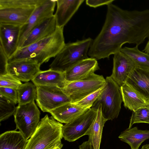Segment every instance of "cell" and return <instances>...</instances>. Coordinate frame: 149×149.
<instances>
[{"label":"cell","instance_id":"1","mask_svg":"<svg viewBox=\"0 0 149 149\" xmlns=\"http://www.w3.org/2000/svg\"><path fill=\"white\" fill-rule=\"evenodd\" d=\"M149 38V9L128 10L112 3L107 5L105 22L88 55L96 60L109 58L124 44L139 46Z\"/></svg>","mask_w":149,"mask_h":149},{"label":"cell","instance_id":"2","mask_svg":"<svg viewBox=\"0 0 149 149\" xmlns=\"http://www.w3.org/2000/svg\"><path fill=\"white\" fill-rule=\"evenodd\" d=\"M63 29L58 27L50 36L19 49L8 59V63L27 59L34 61L41 65L55 58L65 44Z\"/></svg>","mask_w":149,"mask_h":149},{"label":"cell","instance_id":"3","mask_svg":"<svg viewBox=\"0 0 149 149\" xmlns=\"http://www.w3.org/2000/svg\"><path fill=\"white\" fill-rule=\"evenodd\" d=\"M63 125L52 116L46 115L40 121L37 128L27 140L24 149H56L62 147Z\"/></svg>","mask_w":149,"mask_h":149},{"label":"cell","instance_id":"4","mask_svg":"<svg viewBox=\"0 0 149 149\" xmlns=\"http://www.w3.org/2000/svg\"><path fill=\"white\" fill-rule=\"evenodd\" d=\"M44 0H0V24L21 26Z\"/></svg>","mask_w":149,"mask_h":149},{"label":"cell","instance_id":"5","mask_svg":"<svg viewBox=\"0 0 149 149\" xmlns=\"http://www.w3.org/2000/svg\"><path fill=\"white\" fill-rule=\"evenodd\" d=\"M123 102L120 87L110 76L106 78L103 90L91 108L97 111L101 105L103 117L112 120L118 117Z\"/></svg>","mask_w":149,"mask_h":149},{"label":"cell","instance_id":"6","mask_svg":"<svg viewBox=\"0 0 149 149\" xmlns=\"http://www.w3.org/2000/svg\"><path fill=\"white\" fill-rule=\"evenodd\" d=\"M93 40L89 38L65 44L50 64V68L64 72L79 61L88 58Z\"/></svg>","mask_w":149,"mask_h":149},{"label":"cell","instance_id":"7","mask_svg":"<svg viewBox=\"0 0 149 149\" xmlns=\"http://www.w3.org/2000/svg\"><path fill=\"white\" fill-rule=\"evenodd\" d=\"M105 84V79L102 75L94 73L82 79L67 81L62 89L71 102H74L102 88Z\"/></svg>","mask_w":149,"mask_h":149},{"label":"cell","instance_id":"8","mask_svg":"<svg viewBox=\"0 0 149 149\" xmlns=\"http://www.w3.org/2000/svg\"><path fill=\"white\" fill-rule=\"evenodd\" d=\"M40 114L34 101L17 107L14 115L16 129L27 140L36 131L40 121Z\"/></svg>","mask_w":149,"mask_h":149},{"label":"cell","instance_id":"9","mask_svg":"<svg viewBox=\"0 0 149 149\" xmlns=\"http://www.w3.org/2000/svg\"><path fill=\"white\" fill-rule=\"evenodd\" d=\"M36 100L38 107L43 112H49L58 107L69 102V97L62 89L53 86H36Z\"/></svg>","mask_w":149,"mask_h":149},{"label":"cell","instance_id":"10","mask_svg":"<svg viewBox=\"0 0 149 149\" xmlns=\"http://www.w3.org/2000/svg\"><path fill=\"white\" fill-rule=\"evenodd\" d=\"M97 111L91 108L62 128L63 137L65 140L72 142L86 135L95 118Z\"/></svg>","mask_w":149,"mask_h":149},{"label":"cell","instance_id":"11","mask_svg":"<svg viewBox=\"0 0 149 149\" xmlns=\"http://www.w3.org/2000/svg\"><path fill=\"white\" fill-rule=\"evenodd\" d=\"M56 1L44 0L36 7L26 22L21 26L18 49L22 47L26 37L33 29L46 19L54 15Z\"/></svg>","mask_w":149,"mask_h":149},{"label":"cell","instance_id":"12","mask_svg":"<svg viewBox=\"0 0 149 149\" xmlns=\"http://www.w3.org/2000/svg\"><path fill=\"white\" fill-rule=\"evenodd\" d=\"M40 65L30 59H23L8 63V73L21 81H32L40 70Z\"/></svg>","mask_w":149,"mask_h":149},{"label":"cell","instance_id":"13","mask_svg":"<svg viewBox=\"0 0 149 149\" xmlns=\"http://www.w3.org/2000/svg\"><path fill=\"white\" fill-rule=\"evenodd\" d=\"M136 65L127 55L120 51L114 54L112 72L110 76L120 87L126 83Z\"/></svg>","mask_w":149,"mask_h":149},{"label":"cell","instance_id":"14","mask_svg":"<svg viewBox=\"0 0 149 149\" xmlns=\"http://www.w3.org/2000/svg\"><path fill=\"white\" fill-rule=\"evenodd\" d=\"M21 26L0 24V46L9 59L18 49Z\"/></svg>","mask_w":149,"mask_h":149},{"label":"cell","instance_id":"15","mask_svg":"<svg viewBox=\"0 0 149 149\" xmlns=\"http://www.w3.org/2000/svg\"><path fill=\"white\" fill-rule=\"evenodd\" d=\"M99 69L97 61L93 58H88L74 65L65 72L68 81L82 79L89 77Z\"/></svg>","mask_w":149,"mask_h":149},{"label":"cell","instance_id":"16","mask_svg":"<svg viewBox=\"0 0 149 149\" xmlns=\"http://www.w3.org/2000/svg\"><path fill=\"white\" fill-rule=\"evenodd\" d=\"M126 83L149 101V69L136 67L128 77Z\"/></svg>","mask_w":149,"mask_h":149},{"label":"cell","instance_id":"17","mask_svg":"<svg viewBox=\"0 0 149 149\" xmlns=\"http://www.w3.org/2000/svg\"><path fill=\"white\" fill-rule=\"evenodd\" d=\"M57 28L54 15L44 20L32 30L26 37L21 48L50 36L55 32Z\"/></svg>","mask_w":149,"mask_h":149},{"label":"cell","instance_id":"18","mask_svg":"<svg viewBox=\"0 0 149 149\" xmlns=\"http://www.w3.org/2000/svg\"><path fill=\"white\" fill-rule=\"evenodd\" d=\"M84 0H58L54 15L57 26L63 28L77 10Z\"/></svg>","mask_w":149,"mask_h":149},{"label":"cell","instance_id":"19","mask_svg":"<svg viewBox=\"0 0 149 149\" xmlns=\"http://www.w3.org/2000/svg\"><path fill=\"white\" fill-rule=\"evenodd\" d=\"M36 86H53L63 88L67 81L65 78V72L49 69L40 70L31 81Z\"/></svg>","mask_w":149,"mask_h":149},{"label":"cell","instance_id":"20","mask_svg":"<svg viewBox=\"0 0 149 149\" xmlns=\"http://www.w3.org/2000/svg\"><path fill=\"white\" fill-rule=\"evenodd\" d=\"M88 109L77 106L72 102H69L49 113L57 121L61 123L66 124L70 122Z\"/></svg>","mask_w":149,"mask_h":149},{"label":"cell","instance_id":"21","mask_svg":"<svg viewBox=\"0 0 149 149\" xmlns=\"http://www.w3.org/2000/svg\"><path fill=\"white\" fill-rule=\"evenodd\" d=\"M124 105L134 111L141 107L147 106L148 102L126 83L120 87Z\"/></svg>","mask_w":149,"mask_h":149},{"label":"cell","instance_id":"22","mask_svg":"<svg viewBox=\"0 0 149 149\" xmlns=\"http://www.w3.org/2000/svg\"><path fill=\"white\" fill-rule=\"evenodd\" d=\"M107 120L103 116L101 105H100L93 122L86 134L88 136V140L93 149H100L103 129Z\"/></svg>","mask_w":149,"mask_h":149},{"label":"cell","instance_id":"23","mask_svg":"<svg viewBox=\"0 0 149 149\" xmlns=\"http://www.w3.org/2000/svg\"><path fill=\"white\" fill-rule=\"evenodd\" d=\"M118 137L129 144L131 149H139L142 143L149 139V130H139L137 127L127 128L122 132Z\"/></svg>","mask_w":149,"mask_h":149},{"label":"cell","instance_id":"24","mask_svg":"<svg viewBox=\"0 0 149 149\" xmlns=\"http://www.w3.org/2000/svg\"><path fill=\"white\" fill-rule=\"evenodd\" d=\"M27 141L19 131H7L0 135V149H24Z\"/></svg>","mask_w":149,"mask_h":149},{"label":"cell","instance_id":"25","mask_svg":"<svg viewBox=\"0 0 149 149\" xmlns=\"http://www.w3.org/2000/svg\"><path fill=\"white\" fill-rule=\"evenodd\" d=\"M128 56L135 63L136 66L149 69V54L140 50L138 46L133 47H125L120 50Z\"/></svg>","mask_w":149,"mask_h":149},{"label":"cell","instance_id":"26","mask_svg":"<svg viewBox=\"0 0 149 149\" xmlns=\"http://www.w3.org/2000/svg\"><path fill=\"white\" fill-rule=\"evenodd\" d=\"M18 105L26 104L34 101L36 98V86L33 82H25L17 90Z\"/></svg>","mask_w":149,"mask_h":149},{"label":"cell","instance_id":"27","mask_svg":"<svg viewBox=\"0 0 149 149\" xmlns=\"http://www.w3.org/2000/svg\"><path fill=\"white\" fill-rule=\"evenodd\" d=\"M15 104L0 95V121L1 122L14 115L17 109Z\"/></svg>","mask_w":149,"mask_h":149},{"label":"cell","instance_id":"28","mask_svg":"<svg viewBox=\"0 0 149 149\" xmlns=\"http://www.w3.org/2000/svg\"><path fill=\"white\" fill-rule=\"evenodd\" d=\"M139 123L149 124V107L148 106L133 111L128 128H131L134 124Z\"/></svg>","mask_w":149,"mask_h":149},{"label":"cell","instance_id":"29","mask_svg":"<svg viewBox=\"0 0 149 149\" xmlns=\"http://www.w3.org/2000/svg\"><path fill=\"white\" fill-rule=\"evenodd\" d=\"M22 84L21 81L8 73L0 75V87L11 88L17 90Z\"/></svg>","mask_w":149,"mask_h":149},{"label":"cell","instance_id":"30","mask_svg":"<svg viewBox=\"0 0 149 149\" xmlns=\"http://www.w3.org/2000/svg\"><path fill=\"white\" fill-rule=\"evenodd\" d=\"M104 86L88 95L80 100L72 103L82 107L88 109L91 108L97 97L103 91Z\"/></svg>","mask_w":149,"mask_h":149},{"label":"cell","instance_id":"31","mask_svg":"<svg viewBox=\"0 0 149 149\" xmlns=\"http://www.w3.org/2000/svg\"><path fill=\"white\" fill-rule=\"evenodd\" d=\"M0 95L14 102L18 103L17 90L10 88L0 87Z\"/></svg>","mask_w":149,"mask_h":149},{"label":"cell","instance_id":"32","mask_svg":"<svg viewBox=\"0 0 149 149\" xmlns=\"http://www.w3.org/2000/svg\"><path fill=\"white\" fill-rule=\"evenodd\" d=\"M8 59L3 48L0 46V75L7 73V68L8 63Z\"/></svg>","mask_w":149,"mask_h":149},{"label":"cell","instance_id":"33","mask_svg":"<svg viewBox=\"0 0 149 149\" xmlns=\"http://www.w3.org/2000/svg\"><path fill=\"white\" fill-rule=\"evenodd\" d=\"M114 0H87L86 4L91 7L96 8L98 7L112 3Z\"/></svg>","mask_w":149,"mask_h":149},{"label":"cell","instance_id":"34","mask_svg":"<svg viewBox=\"0 0 149 149\" xmlns=\"http://www.w3.org/2000/svg\"><path fill=\"white\" fill-rule=\"evenodd\" d=\"M79 149H93L90 142L88 141L84 142L79 146Z\"/></svg>","mask_w":149,"mask_h":149},{"label":"cell","instance_id":"35","mask_svg":"<svg viewBox=\"0 0 149 149\" xmlns=\"http://www.w3.org/2000/svg\"><path fill=\"white\" fill-rule=\"evenodd\" d=\"M142 51L146 53L149 54V39L146 43L144 49Z\"/></svg>","mask_w":149,"mask_h":149},{"label":"cell","instance_id":"36","mask_svg":"<svg viewBox=\"0 0 149 149\" xmlns=\"http://www.w3.org/2000/svg\"><path fill=\"white\" fill-rule=\"evenodd\" d=\"M140 149H149V144L143 145Z\"/></svg>","mask_w":149,"mask_h":149},{"label":"cell","instance_id":"37","mask_svg":"<svg viewBox=\"0 0 149 149\" xmlns=\"http://www.w3.org/2000/svg\"><path fill=\"white\" fill-rule=\"evenodd\" d=\"M62 147H59L57 148H56V149H61Z\"/></svg>","mask_w":149,"mask_h":149},{"label":"cell","instance_id":"38","mask_svg":"<svg viewBox=\"0 0 149 149\" xmlns=\"http://www.w3.org/2000/svg\"><path fill=\"white\" fill-rule=\"evenodd\" d=\"M148 106L149 107V101L148 102Z\"/></svg>","mask_w":149,"mask_h":149}]
</instances>
